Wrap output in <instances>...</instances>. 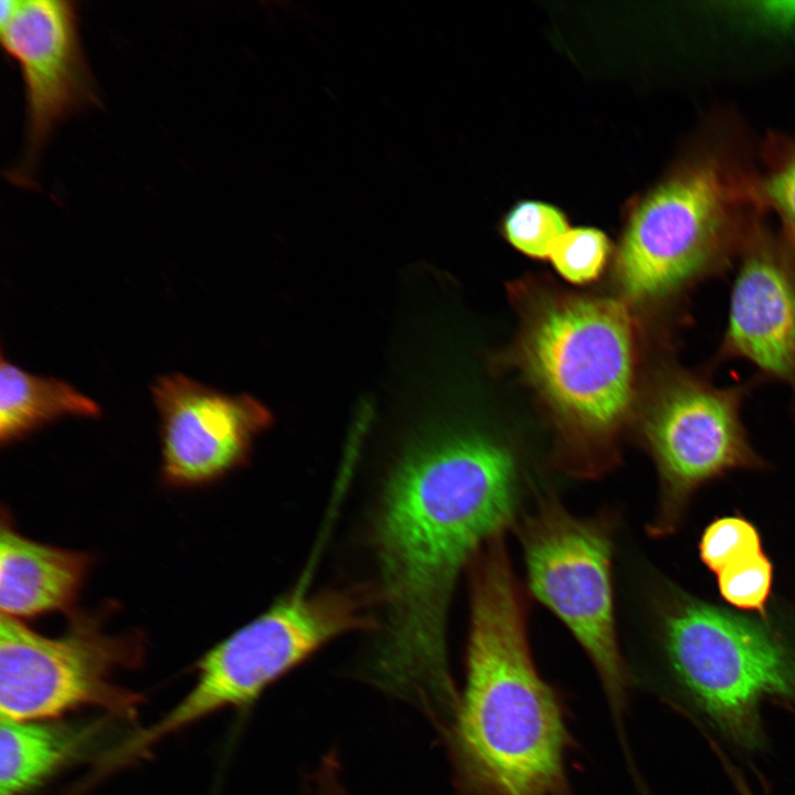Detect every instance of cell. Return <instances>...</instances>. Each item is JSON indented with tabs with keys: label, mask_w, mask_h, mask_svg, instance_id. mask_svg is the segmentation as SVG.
Masks as SVG:
<instances>
[{
	"label": "cell",
	"mask_w": 795,
	"mask_h": 795,
	"mask_svg": "<svg viewBox=\"0 0 795 795\" xmlns=\"http://www.w3.org/2000/svg\"><path fill=\"white\" fill-rule=\"evenodd\" d=\"M100 406L53 377L32 374L0 360V441L10 444L63 417L97 418Z\"/></svg>",
	"instance_id": "9a60e30c"
},
{
	"label": "cell",
	"mask_w": 795,
	"mask_h": 795,
	"mask_svg": "<svg viewBox=\"0 0 795 795\" xmlns=\"http://www.w3.org/2000/svg\"><path fill=\"white\" fill-rule=\"evenodd\" d=\"M86 553L30 540L2 522L0 533L1 614L17 619L68 610L88 569Z\"/></svg>",
	"instance_id": "4fadbf2b"
},
{
	"label": "cell",
	"mask_w": 795,
	"mask_h": 795,
	"mask_svg": "<svg viewBox=\"0 0 795 795\" xmlns=\"http://www.w3.org/2000/svg\"><path fill=\"white\" fill-rule=\"evenodd\" d=\"M757 149L730 114L698 128L670 172L632 210L617 255L628 296H686L734 268L768 214Z\"/></svg>",
	"instance_id": "3957f363"
},
{
	"label": "cell",
	"mask_w": 795,
	"mask_h": 795,
	"mask_svg": "<svg viewBox=\"0 0 795 795\" xmlns=\"http://www.w3.org/2000/svg\"><path fill=\"white\" fill-rule=\"evenodd\" d=\"M735 789L739 795H754L752 789H750L749 784L746 781H741L736 784Z\"/></svg>",
	"instance_id": "603a6c76"
},
{
	"label": "cell",
	"mask_w": 795,
	"mask_h": 795,
	"mask_svg": "<svg viewBox=\"0 0 795 795\" xmlns=\"http://www.w3.org/2000/svg\"><path fill=\"white\" fill-rule=\"evenodd\" d=\"M339 762L325 757L312 773L304 795H348L339 777Z\"/></svg>",
	"instance_id": "44dd1931"
},
{
	"label": "cell",
	"mask_w": 795,
	"mask_h": 795,
	"mask_svg": "<svg viewBox=\"0 0 795 795\" xmlns=\"http://www.w3.org/2000/svg\"><path fill=\"white\" fill-rule=\"evenodd\" d=\"M656 583L651 643L662 678L730 742L762 749V703L795 704V626L771 608L744 613Z\"/></svg>",
	"instance_id": "277c9868"
},
{
	"label": "cell",
	"mask_w": 795,
	"mask_h": 795,
	"mask_svg": "<svg viewBox=\"0 0 795 795\" xmlns=\"http://www.w3.org/2000/svg\"><path fill=\"white\" fill-rule=\"evenodd\" d=\"M89 730L53 720H0V795H25L75 756Z\"/></svg>",
	"instance_id": "5bb4252c"
},
{
	"label": "cell",
	"mask_w": 795,
	"mask_h": 795,
	"mask_svg": "<svg viewBox=\"0 0 795 795\" xmlns=\"http://www.w3.org/2000/svg\"><path fill=\"white\" fill-rule=\"evenodd\" d=\"M0 8L1 45L19 64L25 98L24 149L9 179L30 187L55 129L97 105V86L81 43L77 2L2 0Z\"/></svg>",
	"instance_id": "30bf717a"
},
{
	"label": "cell",
	"mask_w": 795,
	"mask_h": 795,
	"mask_svg": "<svg viewBox=\"0 0 795 795\" xmlns=\"http://www.w3.org/2000/svg\"><path fill=\"white\" fill-rule=\"evenodd\" d=\"M527 489L513 453L485 435L427 436L403 454L375 529L384 618L373 683L425 713L455 708L446 643L454 589L478 551L516 524Z\"/></svg>",
	"instance_id": "6da1fadb"
},
{
	"label": "cell",
	"mask_w": 795,
	"mask_h": 795,
	"mask_svg": "<svg viewBox=\"0 0 795 795\" xmlns=\"http://www.w3.org/2000/svg\"><path fill=\"white\" fill-rule=\"evenodd\" d=\"M760 11L771 23L795 30V0L765 1Z\"/></svg>",
	"instance_id": "7402d4cb"
},
{
	"label": "cell",
	"mask_w": 795,
	"mask_h": 795,
	"mask_svg": "<svg viewBox=\"0 0 795 795\" xmlns=\"http://www.w3.org/2000/svg\"><path fill=\"white\" fill-rule=\"evenodd\" d=\"M727 319L713 363L739 359L785 385L795 420V252L766 221L734 265Z\"/></svg>",
	"instance_id": "8fae6325"
},
{
	"label": "cell",
	"mask_w": 795,
	"mask_h": 795,
	"mask_svg": "<svg viewBox=\"0 0 795 795\" xmlns=\"http://www.w3.org/2000/svg\"><path fill=\"white\" fill-rule=\"evenodd\" d=\"M762 197L795 252V132L770 131L757 148Z\"/></svg>",
	"instance_id": "2e32d148"
},
{
	"label": "cell",
	"mask_w": 795,
	"mask_h": 795,
	"mask_svg": "<svg viewBox=\"0 0 795 795\" xmlns=\"http://www.w3.org/2000/svg\"><path fill=\"white\" fill-rule=\"evenodd\" d=\"M753 382L719 385L706 372L677 370L667 378L645 424L658 475L654 538L675 533L692 498L707 484L736 470H763L742 420Z\"/></svg>",
	"instance_id": "ba28073f"
},
{
	"label": "cell",
	"mask_w": 795,
	"mask_h": 795,
	"mask_svg": "<svg viewBox=\"0 0 795 795\" xmlns=\"http://www.w3.org/2000/svg\"><path fill=\"white\" fill-rule=\"evenodd\" d=\"M564 214L539 201H522L506 215L504 233L516 248L532 257H549L554 243L568 231Z\"/></svg>",
	"instance_id": "d6986e66"
},
{
	"label": "cell",
	"mask_w": 795,
	"mask_h": 795,
	"mask_svg": "<svg viewBox=\"0 0 795 795\" xmlns=\"http://www.w3.org/2000/svg\"><path fill=\"white\" fill-rule=\"evenodd\" d=\"M716 576L719 594L731 608L757 615L768 613L774 565L764 551L730 564Z\"/></svg>",
	"instance_id": "ac0fdd59"
},
{
	"label": "cell",
	"mask_w": 795,
	"mask_h": 795,
	"mask_svg": "<svg viewBox=\"0 0 795 795\" xmlns=\"http://www.w3.org/2000/svg\"><path fill=\"white\" fill-rule=\"evenodd\" d=\"M468 569L465 688L443 734L455 795H573L571 734L556 691L536 667L505 536L488 541Z\"/></svg>",
	"instance_id": "7a4b0ae2"
},
{
	"label": "cell",
	"mask_w": 795,
	"mask_h": 795,
	"mask_svg": "<svg viewBox=\"0 0 795 795\" xmlns=\"http://www.w3.org/2000/svg\"><path fill=\"white\" fill-rule=\"evenodd\" d=\"M367 622L356 598L336 592L295 593L208 650L189 692L126 742L141 756L163 738L219 710L252 703L271 683L331 639Z\"/></svg>",
	"instance_id": "8992f818"
},
{
	"label": "cell",
	"mask_w": 795,
	"mask_h": 795,
	"mask_svg": "<svg viewBox=\"0 0 795 795\" xmlns=\"http://www.w3.org/2000/svg\"><path fill=\"white\" fill-rule=\"evenodd\" d=\"M160 416L161 475L172 486L213 481L239 466L271 413L256 399L227 395L184 374L151 386Z\"/></svg>",
	"instance_id": "7c38bea8"
},
{
	"label": "cell",
	"mask_w": 795,
	"mask_h": 795,
	"mask_svg": "<svg viewBox=\"0 0 795 795\" xmlns=\"http://www.w3.org/2000/svg\"><path fill=\"white\" fill-rule=\"evenodd\" d=\"M142 656L139 636L108 634L94 615L74 614L62 635L49 637L1 614L0 716L54 720L95 707L132 719L142 697L113 677L140 665Z\"/></svg>",
	"instance_id": "52a82bcc"
},
{
	"label": "cell",
	"mask_w": 795,
	"mask_h": 795,
	"mask_svg": "<svg viewBox=\"0 0 795 795\" xmlns=\"http://www.w3.org/2000/svg\"><path fill=\"white\" fill-rule=\"evenodd\" d=\"M610 252L607 236L592 227L568 230L554 243L549 257L555 269L573 283H587L602 272Z\"/></svg>",
	"instance_id": "ffe728a7"
},
{
	"label": "cell",
	"mask_w": 795,
	"mask_h": 795,
	"mask_svg": "<svg viewBox=\"0 0 795 795\" xmlns=\"http://www.w3.org/2000/svg\"><path fill=\"white\" fill-rule=\"evenodd\" d=\"M633 344L622 303L573 299L539 318L526 343V360L531 378L580 435L598 439L630 403Z\"/></svg>",
	"instance_id": "9c48e42d"
},
{
	"label": "cell",
	"mask_w": 795,
	"mask_h": 795,
	"mask_svg": "<svg viewBox=\"0 0 795 795\" xmlns=\"http://www.w3.org/2000/svg\"><path fill=\"white\" fill-rule=\"evenodd\" d=\"M699 558L717 575L724 568L763 552L757 527L740 513L717 517L703 529L698 542Z\"/></svg>",
	"instance_id": "e0dca14e"
},
{
	"label": "cell",
	"mask_w": 795,
	"mask_h": 795,
	"mask_svg": "<svg viewBox=\"0 0 795 795\" xmlns=\"http://www.w3.org/2000/svg\"><path fill=\"white\" fill-rule=\"evenodd\" d=\"M531 593L570 630L592 662L626 752L632 671L619 647L613 591L614 519L572 513L540 490L515 524Z\"/></svg>",
	"instance_id": "5b68a950"
}]
</instances>
